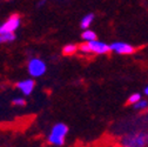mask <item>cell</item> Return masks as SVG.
<instances>
[{
  "instance_id": "6da1fadb",
  "label": "cell",
  "mask_w": 148,
  "mask_h": 147,
  "mask_svg": "<svg viewBox=\"0 0 148 147\" xmlns=\"http://www.w3.org/2000/svg\"><path fill=\"white\" fill-rule=\"evenodd\" d=\"M121 147H148V130L136 128L123 133L119 139Z\"/></svg>"
},
{
  "instance_id": "7a4b0ae2",
  "label": "cell",
  "mask_w": 148,
  "mask_h": 147,
  "mask_svg": "<svg viewBox=\"0 0 148 147\" xmlns=\"http://www.w3.org/2000/svg\"><path fill=\"white\" fill-rule=\"evenodd\" d=\"M68 126L64 122L55 124L47 137V140L53 146H62L65 144L66 135L68 134Z\"/></svg>"
},
{
  "instance_id": "3957f363",
  "label": "cell",
  "mask_w": 148,
  "mask_h": 147,
  "mask_svg": "<svg viewBox=\"0 0 148 147\" xmlns=\"http://www.w3.org/2000/svg\"><path fill=\"white\" fill-rule=\"evenodd\" d=\"M79 49L85 54H97V56H103L110 52V47L105 41L94 40L89 43H84L80 45Z\"/></svg>"
},
{
  "instance_id": "277c9868",
  "label": "cell",
  "mask_w": 148,
  "mask_h": 147,
  "mask_svg": "<svg viewBox=\"0 0 148 147\" xmlns=\"http://www.w3.org/2000/svg\"><path fill=\"white\" fill-rule=\"evenodd\" d=\"M27 71L29 73V76L33 78H40L42 77L46 71H47V66L45 64V61L40 58H32L28 60L27 64Z\"/></svg>"
},
{
  "instance_id": "5b68a950",
  "label": "cell",
  "mask_w": 148,
  "mask_h": 147,
  "mask_svg": "<svg viewBox=\"0 0 148 147\" xmlns=\"http://www.w3.org/2000/svg\"><path fill=\"white\" fill-rule=\"evenodd\" d=\"M20 21H21L20 16L18 14L11 15L3 25H0V34H3V33H14L18 28H19Z\"/></svg>"
},
{
  "instance_id": "8992f818",
  "label": "cell",
  "mask_w": 148,
  "mask_h": 147,
  "mask_svg": "<svg viewBox=\"0 0 148 147\" xmlns=\"http://www.w3.org/2000/svg\"><path fill=\"white\" fill-rule=\"evenodd\" d=\"M109 47H110V52H114L116 54H120V56H128V54L134 53L135 51L134 46L123 41H114L109 45Z\"/></svg>"
},
{
  "instance_id": "52a82bcc",
  "label": "cell",
  "mask_w": 148,
  "mask_h": 147,
  "mask_svg": "<svg viewBox=\"0 0 148 147\" xmlns=\"http://www.w3.org/2000/svg\"><path fill=\"white\" fill-rule=\"evenodd\" d=\"M35 87V81L33 79H25L19 82H16V88L19 89L24 95H29L34 91Z\"/></svg>"
},
{
  "instance_id": "ba28073f",
  "label": "cell",
  "mask_w": 148,
  "mask_h": 147,
  "mask_svg": "<svg viewBox=\"0 0 148 147\" xmlns=\"http://www.w3.org/2000/svg\"><path fill=\"white\" fill-rule=\"evenodd\" d=\"M94 18H95V15L93 14V13H88V14H86L82 19H81V21H80V27L85 31V30H88L89 28V26L92 25V23L94 21Z\"/></svg>"
},
{
  "instance_id": "9c48e42d",
  "label": "cell",
  "mask_w": 148,
  "mask_h": 147,
  "mask_svg": "<svg viewBox=\"0 0 148 147\" xmlns=\"http://www.w3.org/2000/svg\"><path fill=\"white\" fill-rule=\"evenodd\" d=\"M81 38L85 43H89V41H94L97 40V33L94 31H92V30H85L81 34Z\"/></svg>"
},
{
  "instance_id": "30bf717a",
  "label": "cell",
  "mask_w": 148,
  "mask_h": 147,
  "mask_svg": "<svg viewBox=\"0 0 148 147\" xmlns=\"http://www.w3.org/2000/svg\"><path fill=\"white\" fill-rule=\"evenodd\" d=\"M15 40V34L14 33H3L0 34V44H7Z\"/></svg>"
},
{
  "instance_id": "8fae6325",
  "label": "cell",
  "mask_w": 148,
  "mask_h": 147,
  "mask_svg": "<svg viewBox=\"0 0 148 147\" xmlns=\"http://www.w3.org/2000/svg\"><path fill=\"white\" fill-rule=\"evenodd\" d=\"M78 51V46L74 45V44H67L64 49H62V53L65 54V56H72V54H74Z\"/></svg>"
},
{
  "instance_id": "7c38bea8",
  "label": "cell",
  "mask_w": 148,
  "mask_h": 147,
  "mask_svg": "<svg viewBox=\"0 0 148 147\" xmlns=\"http://www.w3.org/2000/svg\"><path fill=\"white\" fill-rule=\"evenodd\" d=\"M141 99H142V95H141L140 93H133V94H131V95L128 97V99H127V104L134 106V105L138 104Z\"/></svg>"
},
{
  "instance_id": "4fadbf2b",
  "label": "cell",
  "mask_w": 148,
  "mask_h": 147,
  "mask_svg": "<svg viewBox=\"0 0 148 147\" xmlns=\"http://www.w3.org/2000/svg\"><path fill=\"white\" fill-rule=\"evenodd\" d=\"M136 111H146V109H148V100L147 99H141L138 104H135L134 106H133Z\"/></svg>"
},
{
  "instance_id": "5bb4252c",
  "label": "cell",
  "mask_w": 148,
  "mask_h": 147,
  "mask_svg": "<svg viewBox=\"0 0 148 147\" xmlns=\"http://www.w3.org/2000/svg\"><path fill=\"white\" fill-rule=\"evenodd\" d=\"M12 104L14 105V106H16V107H23V106H25L26 105V101H25V99L24 98H14L13 100H12Z\"/></svg>"
},
{
  "instance_id": "9a60e30c",
  "label": "cell",
  "mask_w": 148,
  "mask_h": 147,
  "mask_svg": "<svg viewBox=\"0 0 148 147\" xmlns=\"http://www.w3.org/2000/svg\"><path fill=\"white\" fill-rule=\"evenodd\" d=\"M143 94L148 97V85H147V86L145 87V89H143Z\"/></svg>"
}]
</instances>
